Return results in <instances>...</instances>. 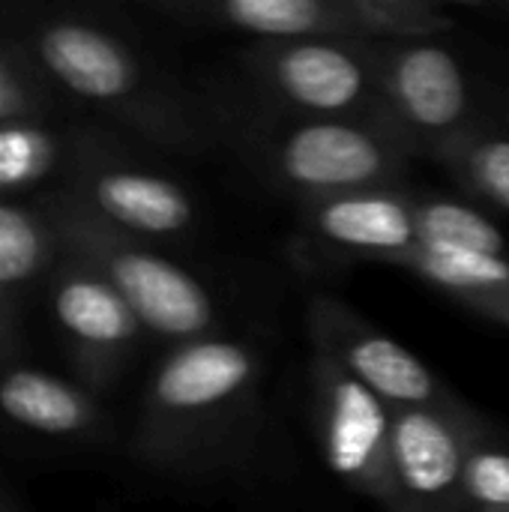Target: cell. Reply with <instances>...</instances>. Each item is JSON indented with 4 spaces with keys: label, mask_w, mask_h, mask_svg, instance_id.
Masks as SVG:
<instances>
[{
    "label": "cell",
    "mask_w": 509,
    "mask_h": 512,
    "mask_svg": "<svg viewBox=\"0 0 509 512\" xmlns=\"http://www.w3.org/2000/svg\"><path fill=\"white\" fill-rule=\"evenodd\" d=\"M264 375L261 351L219 330L171 345L144 384L132 453L180 477L237 468L261 426Z\"/></svg>",
    "instance_id": "1"
},
{
    "label": "cell",
    "mask_w": 509,
    "mask_h": 512,
    "mask_svg": "<svg viewBox=\"0 0 509 512\" xmlns=\"http://www.w3.org/2000/svg\"><path fill=\"white\" fill-rule=\"evenodd\" d=\"M12 42L63 99H75L162 147L195 150L210 141L204 111L171 81L153 75L108 27L78 15H36L18 27Z\"/></svg>",
    "instance_id": "2"
},
{
    "label": "cell",
    "mask_w": 509,
    "mask_h": 512,
    "mask_svg": "<svg viewBox=\"0 0 509 512\" xmlns=\"http://www.w3.org/2000/svg\"><path fill=\"white\" fill-rule=\"evenodd\" d=\"M42 210L57 228L60 246L84 258L129 303L144 333L177 345L219 330L213 294L186 267L156 252L150 240L135 237L63 192H48Z\"/></svg>",
    "instance_id": "3"
},
{
    "label": "cell",
    "mask_w": 509,
    "mask_h": 512,
    "mask_svg": "<svg viewBox=\"0 0 509 512\" xmlns=\"http://www.w3.org/2000/svg\"><path fill=\"white\" fill-rule=\"evenodd\" d=\"M252 162L300 201L396 186L417 150L393 126L363 117L282 114L252 132Z\"/></svg>",
    "instance_id": "4"
},
{
    "label": "cell",
    "mask_w": 509,
    "mask_h": 512,
    "mask_svg": "<svg viewBox=\"0 0 509 512\" xmlns=\"http://www.w3.org/2000/svg\"><path fill=\"white\" fill-rule=\"evenodd\" d=\"M246 66L282 114L387 123L369 36L258 39L246 54Z\"/></svg>",
    "instance_id": "5"
},
{
    "label": "cell",
    "mask_w": 509,
    "mask_h": 512,
    "mask_svg": "<svg viewBox=\"0 0 509 512\" xmlns=\"http://www.w3.org/2000/svg\"><path fill=\"white\" fill-rule=\"evenodd\" d=\"M372 51L384 117L417 153H435L474 123L468 72L435 33L378 36Z\"/></svg>",
    "instance_id": "6"
},
{
    "label": "cell",
    "mask_w": 509,
    "mask_h": 512,
    "mask_svg": "<svg viewBox=\"0 0 509 512\" xmlns=\"http://www.w3.org/2000/svg\"><path fill=\"white\" fill-rule=\"evenodd\" d=\"M42 288L75 381L93 393H108L141 348V321L108 279L66 249L54 258Z\"/></svg>",
    "instance_id": "7"
},
{
    "label": "cell",
    "mask_w": 509,
    "mask_h": 512,
    "mask_svg": "<svg viewBox=\"0 0 509 512\" xmlns=\"http://www.w3.org/2000/svg\"><path fill=\"white\" fill-rule=\"evenodd\" d=\"M312 405L321 456L351 492L399 512L390 474V402L312 351Z\"/></svg>",
    "instance_id": "8"
},
{
    "label": "cell",
    "mask_w": 509,
    "mask_h": 512,
    "mask_svg": "<svg viewBox=\"0 0 509 512\" xmlns=\"http://www.w3.org/2000/svg\"><path fill=\"white\" fill-rule=\"evenodd\" d=\"M57 180V192L150 243L198 228V204L174 177L120 159L93 135H84Z\"/></svg>",
    "instance_id": "9"
},
{
    "label": "cell",
    "mask_w": 509,
    "mask_h": 512,
    "mask_svg": "<svg viewBox=\"0 0 509 512\" xmlns=\"http://www.w3.org/2000/svg\"><path fill=\"white\" fill-rule=\"evenodd\" d=\"M456 393L429 402L390 405V474L399 512H456L459 474L480 426Z\"/></svg>",
    "instance_id": "10"
},
{
    "label": "cell",
    "mask_w": 509,
    "mask_h": 512,
    "mask_svg": "<svg viewBox=\"0 0 509 512\" xmlns=\"http://www.w3.org/2000/svg\"><path fill=\"white\" fill-rule=\"evenodd\" d=\"M306 330L315 354L339 363L390 405L429 402L447 393V384L417 354L333 294L309 300Z\"/></svg>",
    "instance_id": "11"
},
{
    "label": "cell",
    "mask_w": 509,
    "mask_h": 512,
    "mask_svg": "<svg viewBox=\"0 0 509 512\" xmlns=\"http://www.w3.org/2000/svg\"><path fill=\"white\" fill-rule=\"evenodd\" d=\"M165 12L246 33L255 39L291 36H399L387 18L360 0H156Z\"/></svg>",
    "instance_id": "12"
},
{
    "label": "cell",
    "mask_w": 509,
    "mask_h": 512,
    "mask_svg": "<svg viewBox=\"0 0 509 512\" xmlns=\"http://www.w3.org/2000/svg\"><path fill=\"white\" fill-rule=\"evenodd\" d=\"M303 231L327 252L390 264L414 243V192L396 183L303 201Z\"/></svg>",
    "instance_id": "13"
},
{
    "label": "cell",
    "mask_w": 509,
    "mask_h": 512,
    "mask_svg": "<svg viewBox=\"0 0 509 512\" xmlns=\"http://www.w3.org/2000/svg\"><path fill=\"white\" fill-rule=\"evenodd\" d=\"M0 423L60 444H102L111 435V414L99 393L18 357L0 360Z\"/></svg>",
    "instance_id": "14"
},
{
    "label": "cell",
    "mask_w": 509,
    "mask_h": 512,
    "mask_svg": "<svg viewBox=\"0 0 509 512\" xmlns=\"http://www.w3.org/2000/svg\"><path fill=\"white\" fill-rule=\"evenodd\" d=\"M60 249L57 228L39 201L0 195V306L9 318L18 321L21 303L42 288Z\"/></svg>",
    "instance_id": "15"
},
{
    "label": "cell",
    "mask_w": 509,
    "mask_h": 512,
    "mask_svg": "<svg viewBox=\"0 0 509 512\" xmlns=\"http://www.w3.org/2000/svg\"><path fill=\"white\" fill-rule=\"evenodd\" d=\"M87 132L60 126L54 117L0 120V195L24 198L57 180Z\"/></svg>",
    "instance_id": "16"
},
{
    "label": "cell",
    "mask_w": 509,
    "mask_h": 512,
    "mask_svg": "<svg viewBox=\"0 0 509 512\" xmlns=\"http://www.w3.org/2000/svg\"><path fill=\"white\" fill-rule=\"evenodd\" d=\"M390 264L447 291L456 303L465 297H474V294L501 291L509 279V258L498 255V252L435 249V246L411 243Z\"/></svg>",
    "instance_id": "17"
},
{
    "label": "cell",
    "mask_w": 509,
    "mask_h": 512,
    "mask_svg": "<svg viewBox=\"0 0 509 512\" xmlns=\"http://www.w3.org/2000/svg\"><path fill=\"white\" fill-rule=\"evenodd\" d=\"M474 198L509 213V135L465 126L432 153Z\"/></svg>",
    "instance_id": "18"
},
{
    "label": "cell",
    "mask_w": 509,
    "mask_h": 512,
    "mask_svg": "<svg viewBox=\"0 0 509 512\" xmlns=\"http://www.w3.org/2000/svg\"><path fill=\"white\" fill-rule=\"evenodd\" d=\"M414 243L507 255V237L486 213L441 195H414Z\"/></svg>",
    "instance_id": "19"
},
{
    "label": "cell",
    "mask_w": 509,
    "mask_h": 512,
    "mask_svg": "<svg viewBox=\"0 0 509 512\" xmlns=\"http://www.w3.org/2000/svg\"><path fill=\"white\" fill-rule=\"evenodd\" d=\"M462 510L509 512V441L483 417L459 474Z\"/></svg>",
    "instance_id": "20"
},
{
    "label": "cell",
    "mask_w": 509,
    "mask_h": 512,
    "mask_svg": "<svg viewBox=\"0 0 509 512\" xmlns=\"http://www.w3.org/2000/svg\"><path fill=\"white\" fill-rule=\"evenodd\" d=\"M63 96L45 81L33 60L12 42L0 39V120L57 117Z\"/></svg>",
    "instance_id": "21"
},
{
    "label": "cell",
    "mask_w": 509,
    "mask_h": 512,
    "mask_svg": "<svg viewBox=\"0 0 509 512\" xmlns=\"http://www.w3.org/2000/svg\"><path fill=\"white\" fill-rule=\"evenodd\" d=\"M372 12L390 21L399 36L438 33L450 24L447 9L453 6H477L486 0H360Z\"/></svg>",
    "instance_id": "22"
},
{
    "label": "cell",
    "mask_w": 509,
    "mask_h": 512,
    "mask_svg": "<svg viewBox=\"0 0 509 512\" xmlns=\"http://www.w3.org/2000/svg\"><path fill=\"white\" fill-rule=\"evenodd\" d=\"M465 309L501 324V327H509V297H501V294H474V297H465L459 300Z\"/></svg>",
    "instance_id": "23"
},
{
    "label": "cell",
    "mask_w": 509,
    "mask_h": 512,
    "mask_svg": "<svg viewBox=\"0 0 509 512\" xmlns=\"http://www.w3.org/2000/svg\"><path fill=\"white\" fill-rule=\"evenodd\" d=\"M18 357V321L0 306V360Z\"/></svg>",
    "instance_id": "24"
},
{
    "label": "cell",
    "mask_w": 509,
    "mask_h": 512,
    "mask_svg": "<svg viewBox=\"0 0 509 512\" xmlns=\"http://www.w3.org/2000/svg\"><path fill=\"white\" fill-rule=\"evenodd\" d=\"M18 507V501L12 498V492L0 483V512H9V510H15Z\"/></svg>",
    "instance_id": "25"
},
{
    "label": "cell",
    "mask_w": 509,
    "mask_h": 512,
    "mask_svg": "<svg viewBox=\"0 0 509 512\" xmlns=\"http://www.w3.org/2000/svg\"><path fill=\"white\" fill-rule=\"evenodd\" d=\"M489 294H501V297H509V279H507V285H504L501 291H489Z\"/></svg>",
    "instance_id": "26"
},
{
    "label": "cell",
    "mask_w": 509,
    "mask_h": 512,
    "mask_svg": "<svg viewBox=\"0 0 509 512\" xmlns=\"http://www.w3.org/2000/svg\"><path fill=\"white\" fill-rule=\"evenodd\" d=\"M498 3H504V6H507V9H509V0H498Z\"/></svg>",
    "instance_id": "27"
}]
</instances>
